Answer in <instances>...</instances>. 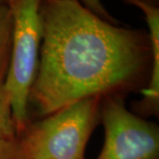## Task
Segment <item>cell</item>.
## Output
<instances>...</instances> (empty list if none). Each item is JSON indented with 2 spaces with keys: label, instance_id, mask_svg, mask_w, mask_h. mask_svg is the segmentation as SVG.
<instances>
[{
  "label": "cell",
  "instance_id": "1",
  "mask_svg": "<svg viewBox=\"0 0 159 159\" xmlns=\"http://www.w3.org/2000/svg\"><path fill=\"white\" fill-rule=\"evenodd\" d=\"M40 13L43 33L29 101L41 115L147 86L152 64L147 31L108 22L78 0H43Z\"/></svg>",
  "mask_w": 159,
  "mask_h": 159
},
{
  "label": "cell",
  "instance_id": "2",
  "mask_svg": "<svg viewBox=\"0 0 159 159\" xmlns=\"http://www.w3.org/2000/svg\"><path fill=\"white\" fill-rule=\"evenodd\" d=\"M102 98L82 99L29 123L17 137L26 159H84L89 139L101 121Z\"/></svg>",
  "mask_w": 159,
  "mask_h": 159
},
{
  "label": "cell",
  "instance_id": "3",
  "mask_svg": "<svg viewBox=\"0 0 159 159\" xmlns=\"http://www.w3.org/2000/svg\"><path fill=\"white\" fill-rule=\"evenodd\" d=\"M42 1L8 0L6 4L12 19V33L5 90L17 137L30 123L29 96L38 70L43 33Z\"/></svg>",
  "mask_w": 159,
  "mask_h": 159
},
{
  "label": "cell",
  "instance_id": "4",
  "mask_svg": "<svg viewBox=\"0 0 159 159\" xmlns=\"http://www.w3.org/2000/svg\"><path fill=\"white\" fill-rule=\"evenodd\" d=\"M104 143L97 159H159V127L125 108L124 97L102 98Z\"/></svg>",
  "mask_w": 159,
  "mask_h": 159
},
{
  "label": "cell",
  "instance_id": "5",
  "mask_svg": "<svg viewBox=\"0 0 159 159\" xmlns=\"http://www.w3.org/2000/svg\"><path fill=\"white\" fill-rule=\"evenodd\" d=\"M137 6L144 13L151 42L152 64L147 86L142 90L141 101L135 102L134 109L139 116H158L159 111V8L143 0H124Z\"/></svg>",
  "mask_w": 159,
  "mask_h": 159
},
{
  "label": "cell",
  "instance_id": "6",
  "mask_svg": "<svg viewBox=\"0 0 159 159\" xmlns=\"http://www.w3.org/2000/svg\"><path fill=\"white\" fill-rule=\"evenodd\" d=\"M12 33L11 11L6 5L0 6V137H17L11 118L10 103L5 90L10 61Z\"/></svg>",
  "mask_w": 159,
  "mask_h": 159
},
{
  "label": "cell",
  "instance_id": "7",
  "mask_svg": "<svg viewBox=\"0 0 159 159\" xmlns=\"http://www.w3.org/2000/svg\"><path fill=\"white\" fill-rule=\"evenodd\" d=\"M0 159H26L17 137H0Z\"/></svg>",
  "mask_w": 159,
  "mask_h": 159
},
{
  "label": "cell",
  "instance_id": "8",
  "mask_svg": "<svg viewBox=\"0 0 159 159\" xmlns=\"http://www.w3.org/2000/svg\"><path fill=\"white\" fill-rule=\"evenodd\" d=\"M78 1L88 10L92 11L99 18L108 22L119 25V22L115 20V18L111 15V13L102 4L101 0H78Z\"/></svg>",
  "mask_w": 159,
  "mask_h": 159
},
{
  "label": "cell",
  "instance_id": "9",
  "mask_svg": "<svg viewBox=\"0 0 159 159\" xmlns=\"http://www.w3.org/2000/svg\"><path fill=\"white\" fill-rule=\"evenodd\" d=\"M143 1H145L147 3H149L151 5H154V6H157L159 0H143Z\"/></svg>",
  "mask_w": 159,
  "mask_h": 159
},
{
  "label": "cell",
  "instance_id": "10",
  "mask_svg": "<svg viewBox=\"0 0 159 159\" xmlns=\"http://www.w3.org/2000/svg\"><path fill=\"white\" fill-rule=\"evenodd\" d=\"M7 1L8 0H0V6H4L7 4Z\"/></svg>",
  "mask_w": 159,
  "mask_h": 159
}]
</instances>
